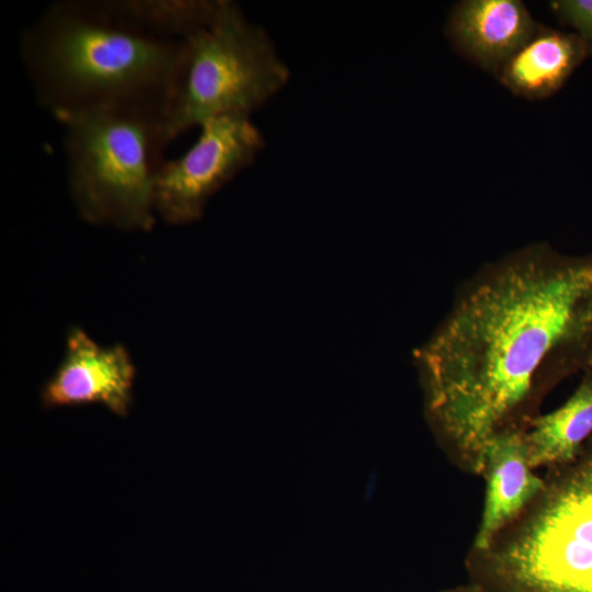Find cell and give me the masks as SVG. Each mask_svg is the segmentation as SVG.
Listing matches in <instances>:
<instances>
[{"mask_svg": "<svg viewBox=\"0 0 592 592\" xmlns=\"http://www.w3.org/2000/svg\"><path fill=\"white\" fill-rule=\"evenodd\" d=\"M414 358L440 445L480 475L494 435L525 432L556 386L592 371V252L535 242L486 263Z\"/></svg>", "mask_w": 592, "mask_h": 592, "instance_id": "obj_1", "label": "cell"}, {"mask_svg": "<svg viewBox=\"0 0 592 592\" xmlns=\"http://www.w3.org/2000/svg\"><path fill=\"white\" fill-rule=\"evenodd\" d=\"M19 54L36 101L56 121L118 109L164 117L183 41L153 36L99 0H60L22 31Z\"/></svg>", "mask_w": 592, "mask_h": 592, "instance_id": "obj_2", "label": "cell"}, {"mask_svg": "<svg viewBox=\"0 0 592 592\" xmlns=\"http://www.w3.org/2000/svg\"><path fill=\"white\" fill-rule=\"evenodd\" d=\"M469 563L483 592H592V435Z\"/></svg>", "mask_w": 592, "mask_h": 592, "instance_id": "obj_3", "label": "cell"}, {"mask_svg": "<svg viewBox=\"0 0 592 592\" xmlns=\"http://www.w3.org/2000/svg\"><path fill=\"white\" fill-rule=\"evenodd\" d=\"M67 185L82 220L124 231L156 224L153 185L170 139L163 114L145 109L64 116Z\"/></svg>", "mask_w": 592, "mask_h": 592, "instance_id": "obj_4", "label": "cell"}, {"mask_svg": "<svg viewBox=\"0 0 592 592\" xmlns=\"http://www.w3.org/2000/svg\"><path fill=\"white\" fill-rule=\"evenodd\" d=\"M289 77L267 31L251 22L240 4L221 0L214 20L183 41L179 79L164 114L170 141L214 117H251Z\"/></svg>", "mask_w": 592, "mask_h": 592, "instance_id": "obj_5", "label": "cell"}, {"mask_svg": "<svg viewBox=\"0 0 592 592\" xmlns=\"http://www.w3.org/2000/svg\"><path fill=\"white\" fill-rule=\"evenodd\" d=\"M198 129L195 143L180 157L166 159L156 175L155 213L168 225L198 220L210 197L249 168L265 145L250 116L214 117Z\"/></svg>", "mask_w": 592, "mask_h": 592, "instance_id": "obj_6", "label": "cell"}, {"mask_svg": "<svg viewBox=\"0 0 592 592\" xmlns=\"http://www.w3.org/2000/svg\"><path fill=\"white\" fill-rule=\"evenodd\" d=\"M135 374V364L123 344H100L82 328L70 326L61 361L41 388V403L45 409L100 405L126 417Z\"/></svg>", "mask_w": 592, "mask_h": 592, "instance_id": "obj_7", "label": "cell"}, {"mask_svg": "<svg viewBox=\"0 0 592 592\" xmlns=\"http://www.w3.org/2000/svg\"><path fill=\"white\" fill-rule=\"evenodd\" d=\"M540 25L522 1L465 0L454 5L447 35L464 57L497 76Z\"/></svg>", "mask_w": 592, "mask_h": 592, "instance_id": "obj_8", "label": "cell"}, {"mask_svg": "<svg viewBox=\"0 0 592 592\" xmlns=\"http://www.w3.org/2000/svg\"><path fill=\"white\" fill-rule=\"evenodd\" d=\"M524 432H502L486 445L480 475L486 494L473 549L486 548L540 492L544 479L530 466Z\"/></svg>", "mask_w": 592, "mask_h": 592, "instance_id": "obj_9", "label": "cell"}, {"mask_svg": "<svg viewBox=\"0 0 592 592\" xmlns=\"http://www.w3.org/2000/svg\"><path fill=\"white\" fill-rule=\"evenodd\" d=\"M589 56L582 39L540 25L497 75L514 94L540 100L556 93Z\"/></svg>", "mask_w": 592, "mask_h": 592, "instance_id": "obj_10", "label": "cell"}, {"mask_svg": "<svg viewBox=\"0 0 592 592\" xmlns=\"http://www.w3.org/2000/svg\"><path fill=\"white\" fill-rule=\"evenodd\" d=\"M592 435V371L568 400L540 413L523 433L530 466L553 467L572 459Z\"/></svg>", "mask_w": 592, "mask_h": 592, "instance_id": "obj_11", "label": "cell"}, {"mask_svg": "<svg viewBox=\"0 0 592 592\" xmlns=\"http://www.w3.org/2000/svg\"><path fill=\"white\" fill-rule=\"evenodd\" d=\"M111 13L164 39L184 41L208 25L221 0H99Z\"/></svg>", "mask_w": 592, "mask_h": 592, "instance_id": "obj_12", "label": "cell"}, {"mask_svg": "<svg viewBox=\"0 0 592 592\" xmlns=\"http://www.w3.org/2000/svg\"><path fill=\"white\" fill-rule=\"evenodd\" d=\"M550 8L565 24L576 30L592 57V0H557Z\"/></svg>", "mask_w": 592, "mask_h": 592, "instance_id": "obj_13", "label": "cell"}, {"mask_svg": "<svg viewBox=\"0 0 592 592\" xmlns=\"http://www.w3.org/2000/svg\"><path fill=\"white\" fill-rule=\"evenodd\" d=\"M444 592H483V591L478 584L474 583L466 587L454 588Z\"/></svg>", "mask_w": 592, "mask_h": 592, "instance_id": "obj_14", "label": "cell"}]
</instances>
